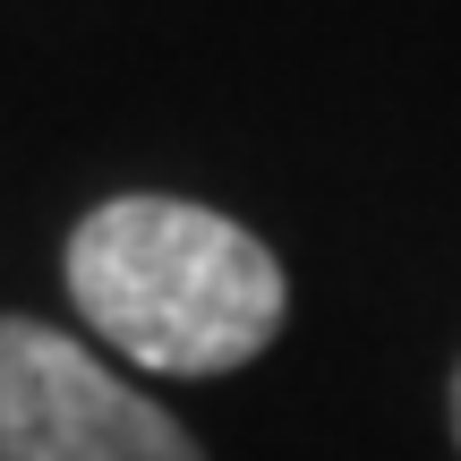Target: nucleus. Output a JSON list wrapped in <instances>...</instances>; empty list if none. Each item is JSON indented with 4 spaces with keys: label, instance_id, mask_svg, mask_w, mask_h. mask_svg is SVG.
<instances>
[{
    "label": "nucleus",
    "instance_id": "obj_1",
    "mask_svg": "<svg viewBox=\"0 0 461 461\" xmlns=\"http://www.w3.org/2000/svg\"><path fill=\"white\" fill-rule=\"evenodd\" d=\"M77 316L146 376H240L291 325V274L248 222L188 197H103L60 248Z\"/></svg>",
    "mask_w": 461,
    "mask_h": 461
},
{
    "label": "nucleus",
    "instance_id": "obj_2",
    "mask_svg": "<svg viewBox=\"0 0 461 461\" xmlns=\"http://www.w3.org/2000/svg\"><path fill=\"white\" fill-rule=\"evenodd\" d=\"M0 461H205V445L77 333L0 316Z\"/></svg>",
    "mask_w": 461,
    "mask_h": 461
},
{
    "label": "nucleus",
    "instance_id": "obj_3",
    "mask_svg": "<svg viewBox=\"0 0 461 461\" xmlns=\"http://www.w3.org/2000/svg\"><path fill=\"white\" fill-rule=\"evenodd\" d=\"M453 445H461V367H453Z\"/></svg>",
    "mask_w": 461,
    "mask_h": 461
}]
</instances>
